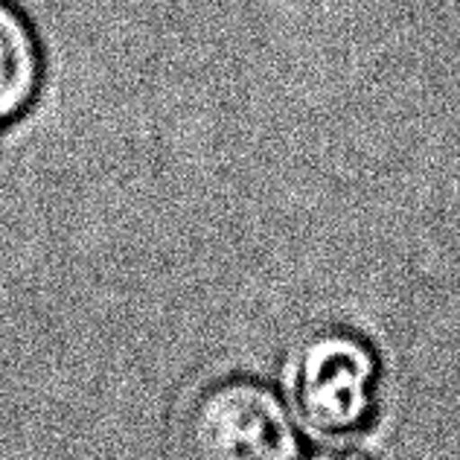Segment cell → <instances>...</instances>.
Returning a JSON list of instances; mask_svg holds the SVG:
<instances>
[{
  "instance_id": "6da1fadb",
  "label": "cell",
  "mask_w": 460,
  "mask_h": 460,
  "mask_svg": "<svg viewBox=\"0 0 460 460\" xmlns=\"http://www.w3.org/2000/svg\"><path fill=\"white\" fill-rule=\"evenodd\" d=\"M379 402V358L347 330L306 335L286 361V405L321 438L365 429Z\"/></svg>"
},
{
  "instance_id": "7a4b0ae2",
  "label": "cell",
  "mask_w": 460,
  "mask_h": 460,
  "mask_svg": "<svg viewBox=\"0 0 460 460\" xmlns=\"http://www.w3.org/2000/svg\"><path fill=\"white\" fill-rule=\"evenodd\" d=\"M187 460H297L295 417L269 385L227 376L204 385L181 417Z\"/></svg>"
},
{
  "instance_id": "3957f363",
  "label": "cell",
  "mask_w": 460,
  "mask_h": 460,
  "mask_svg": "<svg viewBox=\"0 0 460 460\" xmlns=\"http://www.w3.org/2000/svg\"><path fill=\"white\" fill-rule=\"evenodd\" d=\"M41 84V50L30 21L0 0V128L32 105Z\"/></svg>"
},
{
  "instance_id": "277c9868",
  "label": "cell",
  "mask_w": 460,
  "mask_h": 460,
  "mask_svg": "<svg viewBox=\"0 0 460 460\" xmlns=\"http://www.w3.org/2000/svg\"><path fill=\"white\" fill-rule=\"evenodd\" d=\"M309 460H370V457L361 452H353V449H323Z\"/></svg>"
}]
</instances>
